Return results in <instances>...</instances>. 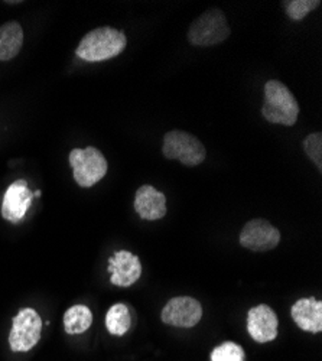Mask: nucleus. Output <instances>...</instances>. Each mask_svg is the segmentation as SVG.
Returning <instances> with one entry per match:
<instances>
[{
    "label": "nucleus",
    "mask_w": 322,
    "mask_h": 361,
    "mask_svg": "<svg viewBox=\"0 0 322 361\" xmlns=\"http://www.w3.org/2000/svg\"><path fill=\"white\" fill-rule=\"evenodd\" d=\"M109 272L111 274L110 282L113 285L129 288L142 276L140 259L128 250L116 252L109 259Z\"/></svg>",
    "instance_id": "10"
},
{
    "label": "nucleus",
    "mask_w": 322,
    "mask_h": 361,
    "mask_svg": "<svg viewBox=\"0 0 322 361\" xmlns=\"http://www.w3.org/2000/svg\"><path fill=\"white\" fill-rule=\"evenodd\" d=\"M304 150L315 166L322 171V135L311 133L304 139Z\"/></svg>",
    "instance_id": "19"
},
{
    "label": "nucleus",
    "mask_w": 322,
    "mask_h": 361,
    "mask_svg": "<svg viewBox=\"0 0 322 361\" xmlns=\"http://www.w3.org/2000/svg\"><path fill=\"white\" fill-rule=\"evenodd\" d=\"M295 324L308 333L322 331V302L315 298H302L290 310Z\"/></svg>",
    "instance_id": "13"
},
{
    "label": "nucleus",
    "mask_w": 322,
    "mask_h": 361,
    "mask_svg": "<svg viewBox=\"0 0 322 361\" xmlns=\"http://www.w3.org/2000/svg\"><path fill=\"white\" fill-rule=\"evenodd\" d=\"M42 331V319L39 314L32 308H23L13 318L11 334H9V345L12 351L26 353L34 348L41 340Z\"/></svg>",
    "instance_id": "6"
},
{
    "label": "nucleus",
    "mask_w": 322,
    "mask_h": 361,
    "mask_svg": "<svg viewBox=\"0 0 322 361\" xmlns=\"http://www.w3.org/2000/svg\"><path fill=\"white\" fill-rule=\"evenodd\" d=\"M23 29L12 20L0 25V61H11L22 49Z\"/></svg>",
    "instance_id": "14"
},
{
    "label": "nucleus",
    "mask_w": 322,
    "mask_h": 361,
    "mask_svg": "<svg viewBox=\"0 0 322 361\" xmlns=\"http://www.w3.org/2000/svg\"><path fill=\"white\" fill-rule=\"evenodd\" d=\"M135 212L140 219L155 221L166 214V197L152 185H142L135 195Z\"/></svg>",
    "instance_id": "12"
},
{
    "label": "nucleus",
    "mask_w": 322,
    "mask_h": 361,
    "mask_svg": "<svg viewBox=\"0 0 322 361\" xmlns=\"http://www.w3.org/2000/svg\"><path fill=\"white\" fill-rule=\"evenodd\" d=\"M246 355L243 348L231 341H225L216 347L211 353V361H244Z\"/></svg>",
    "instance_id": "17"
},
{
    "label": "nucleus",
    "mask_w": 322,
    "mask_h": 361,
    "mask_svg": "<svg viewBox=\"0 0 322 361\" xmlns=\"http://www.w3.org/2000/svg\"><path fill=\"white\" fill-rule=\"evenodd\" d=\"M128 45V38L122 31L110 26L96 27L80 41L75 54L82 61L101 63L120 55Z\"/></svg>",
    "instance_id": "1"
},
{
    "label": "nucleus",
    "mask_w": 322,
    "mask_h": 361,
    "mask_svg": "<svg viewBox=\"0 0 322 361\" xmlns=\"http://www.w3.org/2000/svg\"><path fill=\"white\" fill-rule=\"evenodd\" d=\"M34 197H41V191H37V192H34Z\"/></svg>",
    "instance_id": "20"
},
{
    "label": "nucleus",
    "mask_w": 322,
    "mask_h": 361,
    "mask_svg": "<svg viewBox=\"0 0 322 361\" xmlns=\"http://www.w3.org/2000/svg\"><path fill=\"white\" fill-rule=\"evenodd\" d=\"M68 159L70 165L73 166L75 183L81 188H90L100 183L109 169L104 155L93 146L85 149H73Z\"/></svg>",
    "instance_id": "4"
},
{
    "label": "nucleus",
    "mask_w": 322,
    "mask_h": 361,
    "mask_svg": "<svg viewBox=\"0 0 322 361\" xmlns=\"http://www.w3.org/2000/svg\"><path fill=\"white\" fill-rule=\"evenodd\" d=\"M231 35L225 15L220 9H209L190 26L187 38L195 47H213L224 42Z\"/></svg>",
    "instance_id": "3"
},
{
    "label": "nucleus",
    "mask_w": 322,
    "mask_h": 361,
    "mask_svg": "<svg viewBox=\"0 0 322 361\" xmlns=\"http://www.w3.org/2000/svg\"><path fill=\"white\" fill-rule=\"evenodd\" d=\"M283 5L292 20H302L309 12L316 9L321 2L319 0H290V2H283Z\"/></svg>",
    "instance_id": "18"
},
{
    "label": "nucleus",
    "mask_w": 322,
    "mask_h": 361,
    "mask_svg": "<svg viewBox=\"0 0 322 361\" xmlns=\"http://www.w3.org/2000/svg\"><path fill=\"white\" fill-rule=\"evenodd\" d=\"M162 154L166 159H177L182 165L192 168L206 161L207 150L195 136L175 129L165 135Z\"/></svg>",
    "instance_id": "5"
},
{
    "label": "nucleus",
    "mask_w": 322,
    "mask_h": 361,
    "mask_svg": "<svg viewBox=\"0 0 322 361\" xmlns=\"http://www.w3.org/2000/svg\"><path fill=\"white\" fill-rule=\"evenodd\" d=\"M202 317V307L191 296H178L171 299L163 307L161 318L165 324L178 328H192Z\"/></svg>",
    "instance_id": "8"
},
{
    "label": "nucleus",
    "mask_w": 322,
    "mask_h": 361,
    "mask_svg": "<svg viewBox=\"0 0 322 361\" xmlns=\"http://www.w3.org/2000/svg\"><path fill=\"white\" fill-rule=\"evenodd\" d=\"M34 194L27 188L26 179H18L9 185L2 201V217L11 223H19L32 205Z\"/></svg>",
    "instance_id": "9"
},
{
    "label": "nucleus",
    "mask_w": 322,
    "mask_h": 361,
    "mask_svg": "<svg viewBox=\"0 0 322 361\" xmlns=\"http://www.w3.org/2000/svg\"><path fill=\"white\" fill-rule=\"evenodd\" d=\"M280 242V233L269 221L256 219L244 224L240 233V245L252 252H268Z\"/></svg>",
    "instance_id": "7"
},
{
    "label": "nucleus",
    "mask_w": 322,
    "mask_h": 361,
    "mask_svg": "<svg viewBox=\"0 0 322 361\" xmlns=\"http://www.w3.org/2000/svg\"><path fill=\"white\" fill-rule=\"evenodd\" d=\"M93 324V314L89 307L74 305L64 314V328L67 334H82Z\"/></svg>",
    "instance_id": "15"
},
{
    "label": "nucleus",
    "mask_w": 322,
    "mask_h": 361,
    "mask_svg": "<svg viewBox=\"0 0 322 361\" xmlns=\"http://www.w3.org/2000/svg\"><path fill=\"white\" fill-rule=\"evenodd\" d=\"M261 114L269 123L294 126L299 116V104L290 90L278 80H271L265 84V103Z\"/></svg>",
    "instance_id": "2"
},
{
    "label": "nucleus",
    "mask_w": 322,
    "mask_h": 361,
    "mask_svg": "<svg viewBox=\"0 0 322 361\" xmlns=\"http://www.w3.org/2000/svg\"><path fill=\"white\" fill-rule=\"evenodd\" d=\"M132 325L129 308L125 304H114L106 314V328L111 336H125Z\"/></svg>",
    "instance_id": "16"
},
{
    "label": "nucleus",
    "mask_w": 322,
    "mask_h": 361,
    "mask_svg": "<svg viewBox=\"0 0 322 361\" xmlns=\"http://www.w3.org/2000/svg\"><path fill=\"white\" fill-rule=\"evenodd\" d=\"M278 317L269 305L253 307L247 314V331L257 343H269L278 337Z\"/></svg>",
    "instance_id": "11"
}]
</instances>
